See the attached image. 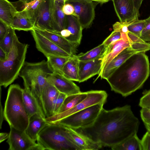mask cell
<instances>
[{
    "label": "cell",
    "mask_w": 150,
    "mask_h": 150,
    "mask_svg": "<svg viewBox=\"0 0 150 150\" xmlns=\"http://www.w3.org/2000/svg\"><path fill=\"white\" fill-rule=\"evenodd\" d=\"M139 125L131 106L126 105L109 110L103 108L92 125L74 129L102 146L111 147L137 134Z\"/></svg>",
    "instance_id": "cell-1"
},
{
    "label": "cell",
    "mask_w": 150,
    "mask_h": 150,
    "mask_svg": "<svg viewBox=\"0 0 150 150\" xmlns=\"http://www.w3.org/2000/svg\"><path fill=\"white\" fill-rule=\"evenodd\" d=\"M145 53L132 55L106 80L112 91L126 97L142 87L150 72L148 57Z\"/></svg>",
    "instance_id": "cell-2"
},
{
    "label": "cell",
    "mask_w": 150,
    "mask_h": 150,
    "mask_svg": "<svg viewBox=\"0 0 150 150\" xmlns=\"http://www.w3.org/2000/svg\"><path fill=\"white\" fill-rule=\"evenodd\" d=\"M23 89L18 84L9 86L4 110V118L10 126L25 131L29 117L23 101Z\"/></svg>",
    "instance_id": "cell-3"
},
{
    "label": "cell",
    "mask_w": 150,
    "mask_h": 150,
    "mask_svg": "<svg viewBox=\"0 0 150 150\" xmlns=\"http://www.w3.org/2000/svg\"><path fill=\"white\" fill-rule=\"evenodd\" d=\"M29 45L21 42L16 35L7 58L0 60V85L6 87L19 76L25 62Z\"/></svg>",
    "instance_id": "cell-4"
},
{
    "label": "cell",
    "mask_w": 150,
    "mask_h": 150,
    "mask_svg": "<svg viewBox=\"0 0 150 150\" xmlns=\"http://www.w3.org/2000/svg\"><path fill=\"white\" fill-rule=\"evenodd\" d=\"M37 141L43 150H80L71 139L67 127L59 124L48 122Z\"/></svg>",
    "instance_id": "cell-5"
},
{
    "label": "cell",
    "mask_w": 150,
    "mask_h": 150,
    "mask_svg": "<svg viewBox=\"0 0 150 150\" xmlns=\"http://www.w3.org/2000/svg\"><path fill=\"white\" fill-rule=\"evenodd\" d=\"M54 71L47 61L43 60L37 62H25L19 74L24 82V87L46 85L47 78Z\"/></svg>",
    "instance_id": "cell-6"
},
{
    "label": "cell",
    "mask_w": 150,
    "mask_h": 150,
    "mask_svg": "<svg viewBox=\"0 0 150 150\" xmlns=\"http://www.w3.org/2000/svg\"><path fill=\"white\" fill-rule=\"evenodd\" d=\"M105 103L102 102L88 107L53 122L74 129L88 127L95 121Z\"/></svg>",
    "instance_id": "cell-7"
},
{
    "label": "cell",
    "mask_w": 150,
    "mask_h": 150,
    "mask_svg": "<svg viewBox=\"0 0 150 150\" xmlns=\"http://www.w3.org/2000/svg\"><path fill=\"white\" fill-rule=\"evenodd\" d=\"M55 0H45L34 12L30 19L34 28L56 32Z\"/></svg>",
    "instance_id": "cell-8"
},
{
    "label": "cell",
    "mask_w": 150,
    "mask_h": 150,
    "mask_svg": "<svg viewBox=\"0 0 150 150\" xmlns=\"http://www.w3.org/2000/svg\"><path fill=\"white\" fill-rule=\"evenodd\" d=\"M108 96L106 92L103 90L88 91L87 97L72 108L63 112L46 118L48 123L58 121L92 105L102 102L105 103Z\"/></svg>",
    "instance_id": "cell-9"
},
{
    "label": "cell",
    "mask_w": 150,
    "mask_h": 150,
    "mask_svg": "<svg viewBox=\"0 0 150 150\" xmlns=\"http://www.w3.org/2000/svg\"><path fill=\"white\" fill-rule=\"evenodd\" d=\"M66 3L74 6L76 18L83 29L89 28L91 26L95 16V8L96 2L91 0L68 1Z\"/></svg>",
    "instance_id": "cell-10"
},
{
    "label": "cell",
    "mask_w": 150,
    "mask_h": 150,
    "mask_svg": "<svg viewBox=\"0 0 150 150\" xmlns=\"http://www.w3.org/2000/svg\"><path fill=\"white\" fill-rule=\"evenodd\" d=\"M31 31L37 49L46 57L52 56H72L34 29Z\"/></svg>",
    "instance_id": "cell-11"
},
{
    "label": "cell",
    "mask_w": 150,
    "mask_h": 150,
    "mask_svg": "<svg viewBox=\"0 0 150 150\" xmlns=\"http://www.w3.org/2000/svg\"><path fill=\"white\" fill-rule=\"evenodd\" d=\"M10 130L7 142L9 150H32L37 144L27 134L25 131L10 126Z\"/></svg>",
    "instance_id": "cell-12"
},
{
    "label": "cell",
    "mask_w": 150,
    "mask_h": 150,
    "mask_svg": "<svg viewBox=\"0 0 150 150\" xmlns=\"http://www.w3.org/2000/svg\"><path fill=\"white\" fill-rule=\"evenodd\" d=\"M47 81L54 86L60 93L67 96L81 92L79 87L63 75L54 72L47 78Z\"/></svg>",
    "instance_id": "cell-13"
},
{
    "label": "cell",
    "mask_w": 150,
    "mask_h": 150,
    "mask_svg": "<svg viewBox=\"0 0 150 150\" xmlns=\"http://www.w3.org/2000/svg\"><path fill=\"white\" fill-rule=\"evenodd\" d=\"M120 21L131 22L139 19L134 0H112Z\"/></svg>",
    "instance_id": "cell-14"
},
{
    "label": "cell",
    "mask_w": 150,
    "mask_h": 150,
    "mask_svg": "<svg viewBox=\"0 0 150 150\" xmlns=\"http://www.w3.org/2000/svg\"><path fill=\"white\" fill-rule=\"evenodd\" d=\"M139 52L131 46L126 48L113 58L101 71L97 78L106 80L112 73L132 55Z\"/></svg>",
    "instance_id": "cell-15"
},
{
    "label": "cell",
    "mask_w": 150,
    "mask_h": 150,
    "mask_svg": "<svg viewBox=\"0 0 150 150\" xmlns=\"http://www.w3.org/2000/svg\"><path fill=\"white\" fill-rule=\"evenodd\" d=\"M121 32L122 38L106 48L102 59L101 71L115 56L125 49L131 46L132 42L128 36L127 33Z\"/></svg>",
    "instance_id": "cell-16"
},
{
    "label": "cell",
    "mask_w": 150,
    "mask_h": 150,
    "mask_svg": "<svg viewBox=\"0 0 150 150\" xmlns=\"http://www.w3.org/2000/svg\"><path fill=\"white\" fill-rule=\"evenodd\" d=\"M72 56L76 55L78 46L60 34L45 29L34 28Z\"/></svg>",
    "instance_id": "cell-17"
},
{
    "label": "cell",
    "mask_w": 150,
    "mask_h": 150,
    "mask_svg": "<svg viewBox=\"0 0 150 150\" xmlns=\"http://www.w3.org/2000/svg\"><path fill=\"white\" fill-rule=\"evenodd\" d=\"M103 58L95 60L81 61H79V83L82 82L98 74L101 71Z\"/></svg>",
    "instance_id": "cell-18"
},
{
    "label": "cell",
    "mask_w": 150,
    "mask_h": 150,
    "mask_svg": "<svg viewBox=\"0 0 150 150\" xmlns=\"http://www.w3.org/2000/svg\"><path fill=\"white\" fill-rule=\"evenodd\" d=\"M67 131L74 144L80 150H97L102 146L75 129L67 127Z\"/></svg>",
    "instance_id": "cell-19"
},
{
    "label": "cell",
    "mask_w": 150,
    "mask_h": 150,
    "mask_svg": "<svg viewBox=\"0 0 150 150\" xmlns=\"http://www.w3.org/2000/svg\"><path fill=\"white\" fill-rule=\"evenodd\" d=\"M66 29L71 33V35L67 39L78 47L81 43L83 29L79 21L75 16L66 15Z\"/></svg>",
    "instance_id": "cell-20"
},
{
    "label": "cell",
    "mask_w": 150,
    "mask_h": 150,
    "mask_svg": "<svg viewBox=\"0 0 150 150\" xmlns=\"http://www.w3.org/2000/svg\"><path fill=\"white\" fill-rule=\"evenodd\" d=\"M47 123L41 115L35 114L30 117L25 132L32 140L36 142L39 134Z\"/></svg>",
    "instance_id": "cell-21"
},
{
    "label": "cell",
    "mask_w": 150,
    "mask_h": 150,
    "mask_svg": "<svg viewBox=\"0 0 150 150\" xmlns=\"http://www.w3.org/2000/svg\"><path fill=\"white\" fill-rule=\"evenodd\" d=\"M59 93L56 88L48 82L45 88L44 101L46 118L53 115L56 102Z\"/></svg>",
    "instance_id": "cell-22"
},
{
    "label": "cell",
    "mask_w": 150,
    "mask_h": 150,
    "mask_svg": "<svg viewBox=\"0 0 150 150\" xmlns=\"http://www.w3.org/2000/svg\"><path fill=\"white\" fill-rule=\"evenodd\" d=\"M23 97L24 106L29 118L36 113L40 114L42 117L38 103L32 94L30 87H24L23 89Z\"/></svg>",
    "instance_id": "cell-23"
},
{
    "label": "cell",
    "mask_w": 150,
    "mask_h": 150,
    "mask_svg": "<svg viewBox=\"0 0 150 150\" xmlns=\"http://www.w3.org/2000/svg\"><path fill=\"white\" fill-rule=\"evenodd\" d=\"M18 11L13 2L0 0V20L10 26Z\"/></svg>",
    "instance_id": "cell-24"
},
{
    "label": "cell",
    "mask_w": 150,
    "mask_h": 150,
    "mask_svg": "<svg viewBox=\"0 0 150 150\" xmlns=\"http://www.w3.org/2000/svg\"><path fill=\"white\" fill-rule=\"evenodd\" d=\"M75 55L71 57L65 64L62 69V73L68 79L78 82L79 60Z\"/></svg>",
    "instance_id": "cell-25"
},
{
    "label": "cell",
    "mask_w": 150,
    "mask_h": 150,
    "mask_svg": "<svg viewBox=\"0 0 150 150\" xmlns=\"http://www.w3.org/2000/svg\"><path fill=\"white\" fill-rule=\"evenodd\" d=\"M111 148L113 150H142L141 140L136 134Z\"/></svg>",
    "instance_id": "cell-26"
},
{
    "label": "cell",
    "mask_w": 150,
    "mask_h": 150,
    "mask_svg": "<svg viewBox=\"0 0 150 150\" xmlns=\"http://www.w3.org/2000/svg\"><path fill=\"white\" fill-rule=\"evenodd\" d=\"M87 94L88 91L67 96L57 114L66 111L75 107L85 99Z\"/></svg>",
    "instance_id": "cell-27"
},
{
    "label": "cell",
    "mask_w": 150,
    "mask_h": 150,
    "mask_svg": "<svg viewBox=\"0 0 150 150\" xmlns=\"http://www.w3.org/2000/svg\"><path fill=\"white\" fill-rule=\"evenodd\" d=\"M106 49V47L102 43L84 53H81L75 56L79 61H87L95 60L103 58Z\"/></svg>",
    "instance_id": "cell-28"
},
{
    "label": "cell",
    "mask_w": 150,
    "mask_h": 150,
    "mask_svg": "<svg viewBox=\"0 0 150 150\" xmlns=\"http://www.w3.org/2000/svg\"><path fill=\"white\" fill-rule=\"evenodd\" d=\"M15 30L31 31L34 29V25L29 18L17 12L10 26Z\"/></svg>",
    "instance_id": "cell-29"
},
{
    "label": "cell",
    "mask_w": 150,
    "mask_h": 150,
    "mask_svg": "<svg viewBox=\"0 0 150 150\" xmlns=\"http://www.w3.org/2000/svg\"><path fill=\"white\" fill-rule=\"evenodd\" d=\"M54 18L56 32L59 34L62 30L66 29V15L62 10V4L55 1Z\"/></svg>",
    "instance_id": "cell-30"
},
{
    "label": "cell",
    "mask_w": 150,
    "mask_h": 150,
    "mask_svg": "<svg viewBox=\"0 0 150 150\" xmlns=\"http://www.w3.org/2000/svg\"><path fill=\"white\" fill-rule=\"evenodd\" d=\"M45 0H35L29 3L23 4L19 1H17L20 5V8L21 10L18 11L21 14L29 18L30 19L32 18L33 13L40 4Z\"/></svg>",
    "instance_id": "cell-31"
},
{
    "label": "cell",
    "mask_w": 150,
    "mask_h": 150,
    "mask_svg": "<svg viewBox=\"0 0 150 150\" xmlns=\"http://www.w3.org/2000/svg\"><path fill=\"white\" fill-rule=\"evenodd\" d=\"M71 57L52 56L47 58L49 64L54 72L63 74V67Z\"/></svg>",
    "instance_id": "cell-32"
},
{
    "label": "cell",
    "mask_w": 150,
    "mask_h": 150,
    "mask_svg": "<svg viewBox=\"0 0 150 150\" xmlns=\"http://www.w3.org/2000/svg\"><path fill=\"white\" fill-rule=\"evenodd\" d=\"M16 35L15 30L11 26H9L5 36L0 41V48L8 54L11 48L14 38Z\"/></svg>",
    "instance_id": "cell-33"
},
{
    "label": "cell",
    "mask_w": 150,
    "mask_h": 150,
    "mask_svg": "<svg viewBox=\"0 0 150 150\" xmlns=\"http://www.w3.org/2000/svg\"><path fill=\"white\" fill-rule=\"evenodd\" d=\"M145 24V19L136 20L132 21L128 26V31L140 37Z\"/></svg>",
    "instance_id": "cell-34"
},
{
    "label": "cell",
    "mask_w": 150,
    "mask_h": 150,
    "mask_svg": "<svg viewBox=\"0 0 150 150\" xmlns=\"http://www.w3.org/2000/svg\"><path fill=\"white\" fill-rule=\"evenodd\" d=\"M122 37L120 32L113 30L102 43L107 48L111 44L120 39Z\"/></svg>",
    "instance_id": "cell-35"
},
{
    "label": "cell",
    "mask_w": 150,
    "mask_h": 150,
    "mask_svg": "<svg viewBox=\"0 0 150 150\" xmlns=\"http://www.w3.org/2000/svg\"><path fill=\"white\" fill-rule=\"evenodd\" d=\"M142 108H150V89L145 91L140 98L139 104Z\"/></svg>",
    "instance_id": "cell-36"
},
{
    "label": "cell",
    "mask_w": 150,
    "mask_h": 150,
    "mask_svg": "<svg viewBox=\"0 0 150 150\" xmlns=\"http://www.w3.org/2000/svg\"><path fill=\"white\" fill-rule=\"evenodd\" d=\"M146 24L140 37L145 42L150 41V18L145 19Z\"/></svg>",
    "instance_id": "cell-37"
},
{
    "label": "cell",
    "mask_w": 150,
    "mask_h": 150,
    "mask_svg": "<svg viewBox=\"0 0 150 150\" xmlns=\"http://www.w3.org/2000/svg\"><path fill=\"white\" fill-rule=\"evenodd\" d=\"M132 21L117 22L113 25V30L128 33V26Z\"/></svg>",
    "instance_id": "cell-38"
},
{
    "label": "cell",
    "mask_w": 150,
    "mask_h": 150,
    "mask_svg": "<svg viewBox=\"0 0 150 150\" xmlns=\"http://www.w3.org/2000/svg\"><path fill=\"white\" fill-rule=\"evenodd\" d=\"M141 140L142 150H150V132L147 131Z\"/></svg>",
    "instance_id": "cell-39"
},
{
    "label": "cell",
    "mask_w": 150,
    "mask_h": 150,
    "mask_svg": "<svg viewBox=\"0 0 150 150\" xmlns=\"http://www.w3.org/2000/svg\"><path fill=\"white\" fill-rule=\"evenodd\" d=\"M67 96L64 93H60L56 102L53 115L58 113Z\"/></svg>",
    "instance_id": "cell-40"
},
{
    "label": "cell",
    "mask_w": 150,
    "mask_h": 150,
    "mask_svg": "<svg viewBox=\"0 0 150 150\" xmlns=\"http://www.w3.org/2000/svg\"><path fill=\"white\" fill-rule=\"evenodd\" d=\"M62 10L66 15H72L76 17L73 6L71 4L66 3L62 7Z\"/></svg>",
    "instance_id": "cell-41"
},
{
    "label": "cell",
    "mask_w": 150,
    "mask_h": 150,
    "mask_svg": "<svg viewBox=\"0 0 150 150\" xmlns=\"http://www.w3.org/2000/svg\"><path fill=\"white\" fill-rule=\"evenodd\" d=\"M140 113L143 123H150V108H142Z\"/></svg>",
    "instance_id": "cell-42"
},
{
    "label": "cell",
    "mask_w": 150,
    "mask_h": 150,
    "mask_svg": "<svg viewBox=\"0 0 150 150\" xmlns=\"http://www.w3.org/2000/svg\"><path fill=\"white\" fill-rule=\"evenodd\" d=\"M9 26L0 20V41L5 36Z\"/></svg>",
    "instance_id": "cell-43"
},
{
    "label": "cell",
    "mask_w": 150,
    "mask_h": 150,
    "mask_svg": "<svg viewBox=\"0 0 150 150\" xmlns=\"http://www.w3.org/2000/svg\"><path fill=\"white\" fill-rule=\"evenodd\" d=\"M143 1V0H134L136 11L139 17L140 16L139 10Z\"/></svg>",
    "instance_id": "cell-44"
},
{
    "label": "cell",
    "mask_w": 150,
    "mask_h": 150,
    "mask_svg": "<svg viewBox=\"0 0 150 150\" xmlns=\"http://www.w3.org/2000/svg\"><path fill=\"white\" fill-rule=\"evenodd\" d=\"M62 36L68 39L71 35V33L67 29L62 30L59 33Z\"/></svg>",
    "instance_id": "cell-45"
},
{
    "label": "cell",
    "mask_w": 150,
    "mask_h": 150,
    "mask_svg": "<svg viewBox=\"0 0 150 150\" xmlns=\"http://www.w3.org/2000/svg\"><path fill=\"white\" fill-rule=\"evenodd\" d=\"M8 54L0 48V60H6L8 57Z\"/></svg>",
    "instance_id": "cell-46"
},
{
    "label": "cell",
    "mask_w": 150,
    "mask_h": 150,
    "mask_svg": "<svg viewBox=\"0 0 150 150\" xmlns=\"http://www.w3.org/2000/svg\"><path fill=\"white\" fill-rule=\"evenodd\" d=\"M0 102V129H1L2 123L4 118V110H3V107L1 105V100Z\"/></svg>",
    "instance_id": "cell-47"
},
{
    "label": "cell",
    "mask_w": 150,
    "mask_h": 150,
    "mask_svg": "<svg viewBox=\"0 0 150 150\" xmlns=\"http://www.w3.org/2000/svg\"><path fill=\"white\" fill-rule=\"evenodd\" d=\"M9 137V134L6 133H0V142H1L8 139Z\"/></svg>",
    "instance_id": "cell-48"
},
{
    "label": "cell",
    "mask_w": 150,
    "mask_h": 150,
    "mask_svg": "<svg viewBox=\"0 0 150 150\" xmlns=\"http://www.w3.org/2000/svg\"><path fill=\"white\" fill-rule=\"evenodd\" d=\"M92 1L102 4L108 2L111 0H91Z\"/></svg>",
    "instance_id": "cell-49"
},
{
    "label": "cell",
    "mask_w": 150,
    "mask_h": 150,
    "mask_svg": "<svg viewBox=\"0 0 150 150\" xmlns=\"http://www.w3.org/2000/svg\"><path fill=\"white\" fill-rule=\"evenodd\" d=\"M145 127L147 131L150 132V123H144Z\"/></svg>",
    "instance_id": "cell-50"
},
{
    "label": "cell",
    "mask_w": 150,
    "mask_h": 150,
    "mask_svg": "<svg viewBox=\"0 0 150 150\" xmlns=\"http://www.w3.org/2000/svg\"><path fill=\"white\" fill-rule=\"evenodd\" d=\"M35 0H20L19 1L23 4L29 3Z\"/></svg>",
    "instance_id": "cell-51"
},
{
    "label": "cell",
    "mask_w": 150,
    "mask_h": 150,
    "mask_svg": "<svg viewBox=\"0 0 150 150\" xmlns=\"http://www.w3.org/2000/svg\"><path fill=\"white\" fill-rule=\"evenodd\" d=\"M55 1H57L61 3L64 5L65 4L67 1V0H55Z\"/></svg>",
    "instance_id": "cell-52"
},
{
    "label": "cell",
    "mask_w": 150,
    "mask_h": 150,
    "mask_svg": "<svg viewBox=\"0 0 150 150\" xmlns=\"http://www.w3.org/2000/svg\"><path fill=\"white\" fill-rule=\"evenodd\" d=\"M81 0H67V1H81Z\"/></svg>",
    "instance_id": "cell-53"
},
{
    "label": "cell",
    "mask_w": 150,
    "mask_h": 150,
    "mask_svg": "<svg viewBox=\"0 0 150 150\" xmlns=\"http://www.w3.org/2000/svg\"><path fill=\"white\" fill-rule=\"evenodd\" d=\"M149 17L150 18V16Z\"/></svg>",
    "instance_id": "cell-54"
}]
</instances>
